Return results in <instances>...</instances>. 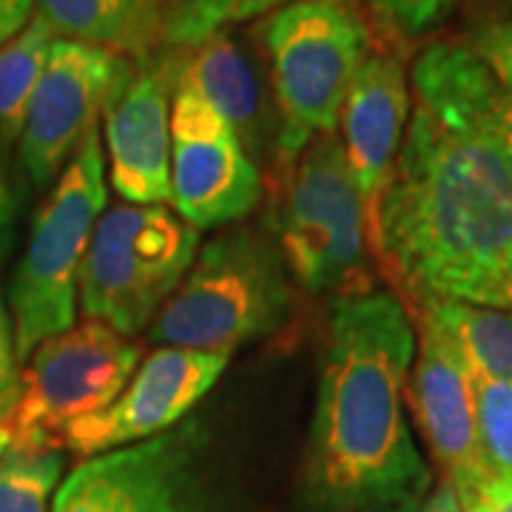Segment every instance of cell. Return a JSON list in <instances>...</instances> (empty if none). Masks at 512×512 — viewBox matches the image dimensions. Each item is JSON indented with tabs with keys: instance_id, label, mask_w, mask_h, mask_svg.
<instances>
[{
	"instance_id": "1",
	"label": "cell",
	"mask_w": 512,
	"mask_h": 512,
	"mask_svg": "<svg viewBox=\"0 0 512 512\" xmlns=\"http://www.w3.org/2000/svg\"><path fill=\"white\" fill-rule=\"evenodd\" d=\"M495 80L461 40L410 72V123L370 248L410 302L512 311V183L490 131Z\"/></svg>"
},
{
	"instance_id": "2",
	"label": "cell",
	"mask_w": 512,
	"mask_h": 512,
	"mask_svg": "<svg viewBox=\"0 0 512 512\" xmlns=\"http://www.w3.org/2000/svg\"><path fill=\"white\" fill-rule=\"evenodd\" d=\"M413 356L396 293L333 299L302 476L313 512H419L427 501L433 473L404 413Z\"/></svg>"
},
{
	"instance_id": "3",
	"label": "cell",
	"mask_w": 512,
	"mask_h": 512,
	"mask_svg": "<svg viewBox=\"0 0 512 512\" xmlns=\"http://www.w3.org/2000/svg\"><path fill=\"white\" fill-rule=\"evenodd\" d=\"M293 291L274 239L234 228L202 248L154 316L148 339L165 348L231 353L285 325Z\"/></svg>"
},
{
	"instance_id": "4",
	"label": "cell",
	"mask_w": 512,
	"mask_h": 512,
	"mask_svg": "<svg viewBox=\"0 0 512 512\" xmlns=\"http://www.w3.org/2000/svg\"><path fill=\"white\" fill-rule=\"evenodd\" d=\"M279 117L274 165H291L333 134L350 86L370 55V32L348 0H296L259 26Z\"/></svg>"
},
{
	"instance_id": "5",
	"label": "cell",
	"mask_w": 512,
	"mask_h": 512,
	"mask_svg": "<svg viewBox=\"0 0 512 512\" xmlns=\"http://www.w3.org/2000/svg\"><path fill=\"white\" fill-rule=\"evenodd\" d=\"M276 248L302 291L350 296L373 291L367 274V211L345 146L322 134L276 171Z\"/></svg>"
},
{
	"instance_id": "6",
	"label": "cell",
	"mask_w": 512,
	"mask_h": 512,
	"mask_svg": "<svg viewBox=\"0 0 512 512\" xmlns=\"http://www.w3.org/2000/svg\"><path fill=\"white\" fill-rule=\"evenodd\" d=\"M103 163L97 123L83 137L74 160L66 165L32 222V237L9 285L20 362H26L46 339L74 328L77 279L106 205Z\"/></svg>"
},
{
	"instance_id": "7",
	"label": "cell",
	"mask_w": 512,
	"mask_h": 512,
	"mask_svg": "<svg viewBox=\"0 0 512 512\" xmlns=\"http://www.w3.org/2000/svg\"><path fill=\"white\" fill-rule=\"evenodd\" d=\"M200 254V231L163 205H114L80 268L83 313L120 336L154 322Z\"/></svg>"
},
{
	"instance_id": "8",
	"label": "cell",
	"mask_w": 512,
	"mask_h": 512,
	"mask_svg": "<svg viewBox=\"0 0 512 512\" xmlns=\"http://www.w3.org/2000/svg\"><path fill=\"white\" fill-rule=\"evenodd\" d=\"M20 399L6 416L15 450H49L74 421L117 402L140 348L103 322H83L46 339L29 356Z\"/></svg>"
},
{
	"instance_id": "9",
	"label": "cell",
	"mask_w": 512,
	"mask_h": 512,
	"mask_svg": "<svg viewBox=\"0 0 512 512\" xmlns=\"http://www.w3.org/2000/svg\"><path fill=\"white\" fill-rule=\"evenodd\" d=\"M197 421L89 458L63 481L52 512H220L202 470Z\"/></svg>"
},
{
	"instance_id": "10",
	"label": "cell",
	"mask_w": 512,
	"mask_h": 512,
	"mask_svg": "<svg viewBox=\"0 0 512 512\" xmlns=\"http://www.w3.org/2000/svg\"><path fill=\"white\" fill-rule=\"evenodd\" d=\"M171 200L197 231L242 220L262 200V174L234 128L183 86L171 106Z\"/></svg>"
},
{
	"instance_id": "11",
	"label": "cell",
	"mask_w": 512,
	"mask_h": 512,
	"mask_svg": "<svg viewBox=\"0 0 512 512\" xmlns=\"http://www.w3.org/2000/svg\"><path fill=\"white\" fill-rule=\"evenodd\" d=\"M419 353L410 365L407 399L424 441L453 484L458 501H470L490 481L478 447L473 367L458 348L456 336L439 316L419 308Z\"/></svg>"
},
{
	"instance_id": "12",
	"label": "cell",
	"mask_w": 512,
	"mask_h": 512,
	"mask_svg": "<svg viewBox=\"0 0 512 512\" xmlns=\"http://www.w3.org/2000/svg\"><path fill=\"white\" fill-rule=\"evenodd\" d=\"M126 57L57 37L20 134V165L35 188H46L100 123Z\"/></svg>"
},
{
	"instance_id": "13",
	"label": "cell",
	"mask_w": 512,
	"mask_h": 512,
	"mask_svg": "<svg viewBox=\"0 0 512 512\" xmlns=\"http://www.w3.org/2000/svg\"><path fill=\"white\" fill-rule=\"evenodd\" d=\"M228 356L231 353L157 348L117 402L69 424L60 444L77 456H97L120 444L160 436L202 402L228 367Z\"/></svg>"
},
{
	"instance_id": "14",
	"label": "cell",
	"mask_w": 512,
	"mask_h": 512,
	"mask_svg": "<svg viewBox=\"0 0 512 512\" xmlns=\"http://www.w3.org/2000/svg\"><path fill=\"white\" fill-rule=\"evenodd\" d=\"M171 92L168 55L148 63L126 57L103 106L111 185L134 205L171 200Z\"/></svg>"
},
{
	"instance_id": "15",
	"label": "cell",
	"mask_w": 512,
	"mask_h": 512,
	"mask_svg": "<svg viewBox=\"0 0 512 512\" xmlns=\"http://www.w3.org/2000/svg\"><path fill=\"white\" fill-rule=\"evenodd\" d=\"M410 109L413 97L402 57L390 49L370 52L339 117L345 157L365 202L367 228H373L379 202L396 171Z\"/></svg>"
},
{
	"instance_id": "16",
	"label": "cell",
	"mask_w": 512,
	"mask_h": 512,
	"mask_svg": "<svg viewBox=\"0 0 512 512\" xmlns=\"http://www.w3.org/2000/svg\"><path fill=\"white\" fill-rule=\"evenodd\" d=\"M165 55L171 60L174 89L183 86L202 97L234 128L251 160L268 146L276 148L279 117L268 109L256 60L237 35L225 29L220 35L208 37L197 49Z\"/></svg>"
},
{
	"instance_id": "17",
	"label": "cell",
	"mask_w": 512,
	"mask_h": 512,
	"mask_svg": "<svg viewBox=\"0 0 512 512\" xmlns=\"http://www.w3.org/2000/svg\"><path fill=\"white\" fill-rule=\"evenodd\" d=\"M57 37L148 63L163 49L157 0H35Z\"/></svg>"
},
{
	"instance_id": "18",
	"label": "cell",
	"mask_w": 512,
	"mask_h": 512,
	"mask_svg": "<svg viewBox=\"0 0 512 512\" xmlns=\"http://www.w3.org/2000/svg\"><path fill=\"white\" fill-rule=\"evenodd\" d=\"M55 40V29L35 12L18 37L0 46V146L20 140Z\"/></svg>"
},
{
	"instance_id": "19",
	"label": "cell",
	"mask_w": 512,
	"mask_h": 512,
	"mask_svg": "<svg viewBox=\"0 0 512 512\" xmlns=\"http://www.w3.org/2000/svg\"><path fill=\"white\" fill-rule=\"evenodd\" d=\"M421 308L436 313L444 328L456 336L473 373L512 387V311L464 302H433Z\"/></svg>"
},
{
	"instance_id": "20",
	"label": "cell",
	"mask_w": 512,
	"mask_h": 512,
	"mask_svg": "<svg viewBox=\"0 0 512 512\" xmlns=\"http://www.w3.org/2000/svg\"><path fill=\"white\" fill-rule=\"evenodd\" d=\"M256 0H157L163 52H188L228 26L251 20Z\"/></svg>"
},
{
	"instance_id": "21",
	"label": "cell",
	"mask_w": 512,
	"mask_h": 512,
	"mask_svg": "<svg viewBox=\"0 0 512 512\" xmlns=\"http://www.w3.org/2000/svg\"><path fill=\"white\" fill-rule=\"evenodd\" d=\"M66 458L49 450H12L0 458V512H46Z\"/></svg>"
},
{
	"instance_id": "22",
	"label": "cell",
	"mask_w": 512,
	"mask_h": 512,
	"mask_svg": "<svg viewBox=\"0 0 512 512\" xmlns=\"http://www.w3.org/2000/svg\"><path fill=\"white\" fill-rule=\"evenodd\" d=\"M478 447L490 478H512V387L473 373Z\"/></svg>"
},
{
	"instance_id": "23",
	"label": "cell",
	"mask_w": 512,
	"mask_h": 512,
	"mask_svg": "<svg viewBox=\"0 0 512 512\" xmlns=\"http://www.w3.org/2000/svg\"><path fill=\"white\" fill-rule=\"evenodd\" d=\"M367 12L390 43H416L441 29L461 0H365Z\"/></svg>"
},
{
	"instance_id": "24",
	"label": "cell",
	"mask_w": 512,
	"mask_h": 512,
	"mask_svg": "<svg viewBox=\"0 0 512 512\" xmlns=\"http://www.w3.org/2000/svg\"><path fill=\"white\" fill-rule=\"evenodd\" d=\"M464 40L484 60L498 89L512 100V12H487Z\"/></svg>"
},
{
	"instance_id": "25",
	"label": "cell",
	"mask_w": 512,
	"mask_h": 512,
	"mask_svg": "<svg viewBox=\"0 0 512 512\" xmlns=\"http://www.w3.org/2000/svg\"><path fill=\"white\" fill-rule=\"evenodd\" d=\"M20 359L15 348V325L0 296V421L6 419L20 399Z\"/></svg>"
},
{
	"instance_id": "26",
	"label": "cell",
	"mask_w": 512,
	"mask_h": 512,
	"mask_svg": "<svg viewBox=\"0 0 512 512\" xmlns=\"http://www.w3.org/2000/svg\"><path fill=\"white\" fill-rule=\"evenodd\" d=\"M490 131H493L495 143L501 148V157H504L512 183V100L498 89V83H495V92L490 97Z\"/></svg>"
},
{
	"instance_id": "27",
	"label": "cell",
	"mask_w": 512,
	"mask_h": 512,
	"mask_svg": "<svg viewBox=\"0 0 512 512\" xmlns=\"http://www.w3.org/2000/svg\"><path fill=\"white\" fill-rule=\"evenodd\" d=\"M461 507L464 512H512V478H490Z\"/></svg>"
},
{
	"instance_id": "28",
	"label": "cell",
	"mask_w": 512,
	"mask_h": 512,
	"mask_svg": "<svg viewBox=\"0 0 512 512\" xmlns=\"http://www.w3.org/2000/svg\"><path fill=\"white\" fill-rule=\"evenodd\" d=\"M35 18V0H0V46L18 37Z\"/></svg>"
},
{
	"instance_id": "29",
	"label": "cell",
	"mask_w": 512,
	"mask_h": 512,
	"mask_svg": "<svg viewBox=\"0 0 512 512\" xmlns=\"http://www.w3.org/2000/svg\"><path fill=\"white\" fill-rule=\"evenodd\" d=\"M419 512H464V507L458 501V493L453 490V484L450 481H441L439 487L427 495V501L421 504Z\"/></svg>"
},
{
	"instance_id": "30",
	"label": "cell",
	"mask_w": 512,
	"mask_h": 512,
	"mask_svg": "<svg viewBox=\"0 0 512 512\" xmlns=\"http://www.w3.org/2000/svg\"><path fill=\"white\" fill-rule=\"evenodd\" d=\"M18 214V194L9 183L3 165H0V228H12V220Z\"/></svg>"
},
{
	"instance_id": "31",
	"label": "cell",
	"mask_w": 512,
	"mask_h": 512,
	"mask_svg": "<svg viewBox=\"0 0 512 512\" xmlns=\"http://www.w3.org/2000/svg\"><path fill=\"white\" fill-rule=\"evenodd\" d=\"M288 3H296V0H256L254 9H251V18H259V15H271L274 9H282Z\"/></svg>"
},
{
	"instance_id": "32",
	"label": "cell",
	"mask_w": 512,
	"mask_h": 512,
	"mask_svg": "<svg viewBox=\"0 0 512 512\" xmlns=\"http://www.w3.org/2000/svg\"><path fill=\"white\" fill-rule=\"evenodd\" d=\"M12 245H15V231L12 228H0V268L6 265V259L12 254Z\"/></svg>"
},
{
	"instance_id": "33",
	"label": "cell",
	"mask_w": 512,
	"mask_h": 512,
	"mask_svg": "<svg viewBox=\"0 0 512 512\" xmlns=\"http://www.w3.org/2000/svg\"><path fill=\"white\" fill-rule=\"evenodd\" d=\"M12 450H15V436H12L9 424L0 421V458L6 456V453H12Z\"/></svg>"
},
{
	"instance_id": "34",
	"label": "cell",
	"mask_w": 512,
	"mask_h": 512,
	"mask_svg": "<svg viewBox=\"0 0 512 512\" xmlns=\"http://www.w3.org/2000/svg\"><path fill=\"white\" fill-rule=\"evenodd\" d=\"M487 12H512V0H481Z\"/></svg>"
}]
</instances>
